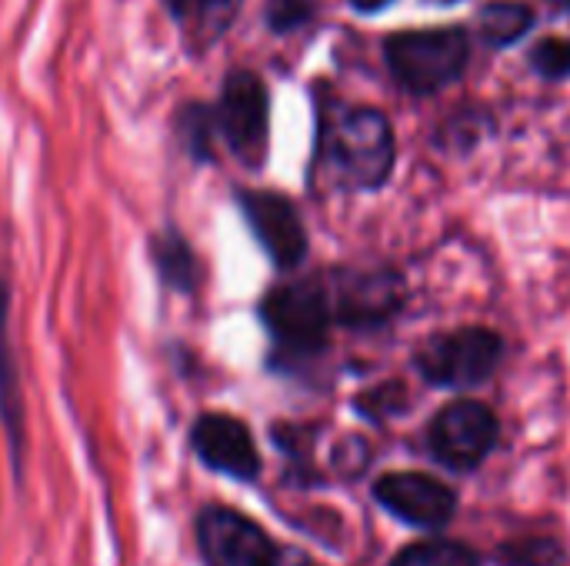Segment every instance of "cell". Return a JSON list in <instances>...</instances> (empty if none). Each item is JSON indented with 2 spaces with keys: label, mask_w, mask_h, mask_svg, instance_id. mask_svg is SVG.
<instances>
[{
  "label": "cell",
  "mask_w": 570,
  "mask_h": 566,
  "mask_svg": "<svg viewBox=\"0 0 570 566\" xmlns=\"http://www.w3.org/2000/svg\"><path fill=\"white\" fill-rule=\"evenodd\" d=\"M501 354L504 344L494 330L464 327L428 340V347L417 354V370L438 387H478L498 370Z\"/></svg>",
  "instance_id": "5b68a950"
},
{
  "label": "cell",
  "mask_w": 570,
  "mask_h": 566,
  "mask_svg": "<svg viewBox=\"0 0 570 566\" xmlns=\"http://www.w3.org/2000/svg\"><path fill=\"white\" fill-rule=\"evenodd\" d=\"M558 3H570V0H558Z\"/></svg>",
  "instance_id": "cb8c5ba5"
},
{
  "label": "cell",
  "mask_w": 570,
  "mask_h": 566,
  "mask_svg": "<svg viewBox=\"0 0 570 566\" xmlns=\"http://www.w3.org/2000/svg\"><path fill=\"white\" fill-rule=\"evenodd\" d=\"M164 7L170 10V17H177V20H187V13H190L194 0H164Z\"/></svg>",
  "instance_id": "7402d4cb"
},
{
  "label": "cell",
  "mask_w": 570,
  "mask_h": 566,
  "mask_svg": "<svg viewBox=\"0 0 570 566\" xmlns=\"http://www.w3.org/2000/svg\"><path fill=\"white\" fill-rule=\"evenodd\" d=\"M240 3L244 0H194L187 20H194V33L197 40L207 47V43H217L227 27L234 23V17L240 13Z\"/></svg>",
  "instance_id": "e0dca14e"
},
{
  "label": "cell",
  "mask_w": 570,
  "mask_h": 566,
  "mask_svg": "<svg viewBox=\"0 0 570 566\" xmlns=\"http://www.w3.org/2000/svg\"><path fill=\"white\" fill-rule=\"evenodd\" d=\"M387 3H394V0H351V7L361 10V13H377V10H384Z\"/></svg>",
  "instance_id": "603a6c76"
},
{
  "label": "cell",
  "mask_w": 570,
  "mask_h": 566,
  "mask_svg": "<svg viewBox=\"0 0 570 566\" xmlns=\"http://www.w3.org/2000/svg\"><path fill=\"white\" fill-rule=\"evenodd\" d=\"M501 560L504 566H554L561 560V550L551 540H521V544H508Z\"/></svg>",
  "instance_id": "d6986e66"
},
{
  "label": "cell",
  "mask_w": 570,
  "mask_h": 566,
  "mask_svg": "<svg viewBox=\"0 0 570 566\" xmlns=\"http://www.w3.org/2000/svg\"><path fill=\"white\" fill-rule=\"evenodd\" d=\"M397 304H401L397 277L391 274L351 277L344 280L334 317H341L351 327H374V324H384L397 310Z\"/></svg>",
  "instance_id": "7c38bea8"
},
{
  "label": "cell",
  "mask_w": 570,
  "mask_h": 566,
  "mask_svg": "<svg viewBox=\"0 0 570 566\" xmlns=\"http://www.w3.org/2000/svg\"><path fill=\"white\" fill-rule=\"evenodd\" d=\"M274 566H314L304 554H294V550H281L277 554V564Z\"/></svg>",
  "instance_id": "44dd1931"
},
{
  "label": "cell",
  "mask_w": 570,
  "mask_h": 566,
  "mask_svg": "<svg viewBox=\"0 0 570 566\" xmlns=\"http://www.w3.org/2000/svg\"><path fill=\"white\" fill-rule=\"evenodd\" d=\"M394 80L411 93H434L454 83L471 57L468 33L461 27H424L391 33L384 43Z\"/></svg>",
  "instance_id": "7a4b0ae2"
},
{
  "label": "cell",
  "mask_w": 570,
  "mask_h": 566,
  "mask_svg": "<svg viewBox=\"0 0 570 566\" xmlns=\"http://www.w3.org/2000/svg\"><path fill=\"white\" fill-rule=\"evenodd\" d=\"M197 547L207 566H274V540L230 507H207L197 517Z\"/></svg>",
  "instance_id": "ba28073f"
},
{
  "label": "cell",
  "mask_w": 570,
  "mask_h": 566,
  "mask_svg": "<svg viewBox=\"0 0 570 566\" xmlns=\"http://www.w3.org/2000/svg\"><path fill=\"white\" fill-rule=\"evenodd\" d=\"M180 127V140L187 147V153L197 163H207L217 153V123H214V107L210 103H187L177 117Z\"/></svg>",
  "instance_id": "9a60e30c"
},
{
  "label": "cell",
  "mask_w": 570,
  "mask_h": 566,
  "mask_svg": "<svg viewBox=\"0 0 570 566\" xmlns=\"http://www.w3.org/2000/svg\"><path fill=\"white\" fill-rule=\"evenodd\" d=\"M428 440L444 467L474 470L498 444V417L478 400H454L434 417Z\"/></svg>",
  "instance_id": "52a82bcc"
},
{
  "label": "cell",
  "mask_w": 570,
  "mask_h": 566,
  "mask_svg": "<svg viewBox=\"0 0 570 566\" xmlns=\"http://www.w3.org/2000/svg\"><path fill=\"white\" fill-rule=\"evenodd\" d=\"M150 264H154L157 280H160L164 290L184 294V297L197 294L204 267H200L197 250L190 247V240L180 230L167 227V230L150 237Z\"/></svg>",
  "instance_id": "4fadbf2b"
},
{
  "label": "cell",
  "mask_w": 570,
  "mask_h": 566,
  "mask_svg": "<svg viewBox=\"0 0 570 566\" xmlns=\"http://www.w3.org/2000/svg\"><path fill=\"white\" fill-rule=\"evenodd\" d=\"M391 566H481L478 554L458 540H424L404 547Z\"/></svg>",
  "instance_id": "2e32d148"
},
{
  "label": "cell",
  "mask_w": 570,
  "mask_h": 566,
  "mask_svg": "<svg viewBox=\"0 0 570 566\" xmlns=\"http://www.w3.org/2000/svg\"><path fill=\"white\" fill-rule=\"evenodd\" d=\"M190 447L194 454L217 474L254 480L261 474V454L254 444V434L244 420L230 414H204L190 427Z\"/></svg>",
  "instance_id": "9c48e42d"
},
{
  "label": "cell",
  "mask_w": 570,
  "mask_h": 566,
  "mask_svg": "<svg viewBox=\"0 0 570 566\" xmlns=\"http://www.w3.org/2000/svg\"><path fill=\"white\" fill-rule=\"evenodd\" d=\"M217 140L247 167H261L271 130V97L254 70H230L214 103Z\"/></svg>",
  "instance_id": "277c9868"
},
{
  "label": "cell",
  "mask_w": 570,
  "mask_h": 566,
  "mask_svg": "<svg viewBox=\"0 0 570 566\" xmlns=\"http://www.w3.org/2000/svg\"><path fill=\"white\" fill-rule=\"evenodd\" d=\"M324 163L354 190H377L394 170V130L374 107L341 110L324 127Z\"/></svg>",
  "instance_id": "6da1fadb"
},
{
  "label": "cell",
  "mask_w": 570,
  "mask_h": 566,
  "mask_svg": "<svg viewBox=\"0 0 570 566\" xmlns=\"http://www.w3.org/2000/svg\"><path fill=\"white\" fill-rule=\"evenodd\" d=\"M534 67L544 77H568L570 73V40H544L531 53Z\"/></svg>",
  "instance_id": "ffe728a7"
},
{
  "label": "cell",
  "mask_w": 570,
  "mask_h": 566,
  "mask_svg": "<svg viewBox=\"0 0 570 566\" xmlns=\"http://www.w3.org/2000/svg\"><path fill=\"white\" fill-rule=\"evenodd\" d=\"M261 320L281 354L307 357L327 344L334 307L317 280H294L267 290L261 304Z\"/></svg>",
  "instance_id": "3957f363"
},
{
  "label": "cell",
  "mask_w": 570,
  "mask_h": 566,
  "mask_svg": "<svg viewBox=\"0 0 570 566\" xmlns=\"http://www.w3.org/2000/svg\"><path fill=\"white\" fill-rule=\"evenodd\" d=\"M317 10V0H271L267 3V27L274 33H291L304 27Z\"/></svg>",
  "instance_id": "ac0fdd59"
},
{
  "label": "cell",
  "mask_w": 570,
  "mask_h": 566,
  "mask_svg": "<svg viewBox=\"0 0 570 566\" xmlns=\"http://www.w3.org/2000/svg\"><path fill=\"white\" fill-rule=\"evenodd\" d=\"M0 424L10 444V460L20 474L23 457V394H20V367L10 337V280L0 274Z\"/></svg>",
  "instance_id": "8fae6325"
},
{
  "label": "cell",
  "mask_w": 570,
  "mask_h": 566,
  "mask_svg": "<svg viewBox=\"0 0 570 566\" xmlns=\"http://www.w3.org/2000/svg\"><path fill=\"white\" fill-rule=\"evenodd\" d=\"M237 207L274 267L297 270L304 264L307 230H304V220H301L297 207L291 203V197H284L277 190H240Z\"/></svg>",
  "instance_id": "8992f818"
},
{
  "label": "cell",
  "mask_w": 570,
  "mask_h": 566,
  "mask_svg": "<svg viewBox=\"0 0 570 566\" xmlns=\"http://www.w3.org/2000/svg\"><path fill=\"white\" fill-rule=\"evenodd\" d=\"M374 497L397 520L421 527V530H441L454 517V507H458L454 490L428 474H387L377 480Z\"/></svg>",
  "instance_id": "30bf717a"
},
{
  "label": "cell",
  "mask_w": 570,
  "mask_h": 566,
  "mask_svg": "<svg viewBox=\"0 0 570 566\" xmlns=\"http://www.w3.org/2000/svg\"><path fill=\"white\" fill-rule=\"evenodd\" d=\"M531 23H534V13L514 0H494L481 10V33L494 47H508L521 40L531 30Z\"/></svg>",
  "instance_id": "5bb4252c"
}]
</instances>
